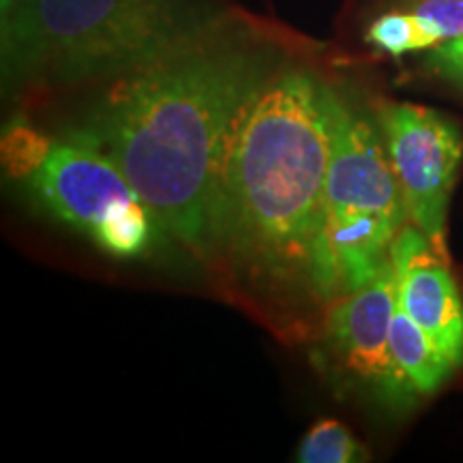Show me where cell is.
<instances>
[{
    "mask_svg": "<svg viewBox=\"0 0 463 463\" xmlns=\"http://www.w3.org/2000/svg\"><path fill=\"white\" fill-rule=\"evenodd\" d=\"M277 69L270 45L219 24L118 75L69 136L106 153L159 228L213 262L236 127Z\"/></svg>",
    "mask_w": 463,
    "mask_h": 463,
    "instance_id": "6da1fadb",
    "label": "cell"
},
{
    "mask_svg": "<svg viewBox=\"0 0 463 463\" xmlns=\"http://www.w3.org/2000/svg\"><path fill=\"white\" fill-rule=\"evenodd\" d=\"M335 99L316 73L279 67L236 127L217 260L266 292L339 297L324 232Z\"/></svg>",
    "mask_w": 463,
    "mask_h": 463,
    "instance_id": "7a4b0ae2",
    "label": "cell"
},
{
    "mask_svg": "<svg viewBox=\"0 0 463 463\" xmlns=\"http://www.w3.org/2000/svg\"><path fill=\"white\" fill-rule=\"evenodd\" d=\"M223 24L215 0H15L3 17L11 84L118 78Z\"/></svg>",
    "mask_w": 463,
    "mask_h": 463,
    "instance_id": "3957f363",
    "label": "cell"
},
{
    "mask_svg": "<svg viewBox=\"0 0 463 463\" xmlns=\"http://www.w3.org/2000/svg\"><path fill=\"white\" fill-rule=\"evenodd\" d=\"M408 219L378 131L337 95L324 232L339 297L361 288L389 262L392 241Z\"/></svg>",
    "mask_w": 463,
    "mask_h": 463,
    "instance_id": "277c9868",
    "label": "cell"
},
{
    "mask_svg": "<svg viewBox=\"0 0 463 463\" xmlns=\"http://www.w3.org/2000/svg\"><path fill=\"white\" fill-rule=\"evenodd\" d=\"M380 125L410 222L447 256L449 200L463 159L461 131L444 114L414 103L384 106Z\"/></svg>",
    "mask_w": 463,
    "mask_h": 463,
    "instance_id": "5b68a950",
    "label": "cell"
},
{
    "mask_svg": "<svg viewBox=\"0 0 463 463\" xmlns=\"http://www.w3.org/2000/svg\"><path fill=\"white\" fill-rule=\"evenodd\" d=\"M395 307L397 275L389 258L367 283L335 298L324 322V339L335 363L352 378L402 402L405 395L391 356Z\"/></svg>",
    "mask_w": 463,
    "mask_h": 463,
    "instance_id": "8992f818",
    "label": "cell"
},
{
    "mask_svg": "<svg viewBox=\"0 0 463 463\" xmlns=\"http://www.w3.org/2000/svg\"><path fill=\"white\" fill-rule=\"evenodd\" d=\"M26 181L52 217L89 236L116 202L140 198L106 153L69 133L52 142L43 164Z\"/></svg>",
    "mask_w": 463,
    "mask_h": 463,
    "instance_id": "52a82bcc",
    "label": "cell"
},
{
    "mask_svg": "<svg viewBox=\"0 0 463 463\" xmlns=\"http://www.w3.org/2000/svg\"><path fill=\"white\" fill-rule=\"evenodd\" d=\"M389 258L397 275V303L453 361L463 363V300L447 256L419 225L405 223L392 241Z\"/></svg>",
    "mask_w": 463,
    "mask_h": 463,
    "instance_id": "ba28073f",
    "label": "cell"
},
{
    "mask_svg": "<svg viewBox=\"0 0 463 463\" xmlns=\"http://www.w3.org/2000/svg\"><path fill=\"white\" fill-rule=\"evenodd\" d=\"M391 356L405 399L412 395H431L455 369L453 361L405 314L399 303L391 326Z\"/></svg>",
    "mask_w": 463,
    "mask_h": 463,
    "instance_id": "9c48e42d",
    "label": "cell"
},
{
    "mask_svg": "<svg viewBox=\"0 0 463 463\" xmlns=\"http://www.w3.org/2000/svg\"><path fill=\"white\" fill-rule=\"evenodd\" d=\"M157 219L140 198H125L109 208L90 232V241L116 258H136L153 242Z\"/></svg>",
    "mask_w": 463,
    "mask_h": 463,
    "instance_id": "30bf717a",
    "label": "cell"
},
{
    "mask_svg": "<svg viewBox=\"0 0 463 463\" xmlns=\"http://www.w3.org/2000/svg\"><path fill=\"white\" fill-rule=\"evenodd\" d=\"M297 459L303 463H358L367 461L369 453L339 420L324 419L307 431Z\"/></svg>",
    "mask_w": 463,
    "mask_h": 463,
    "instance_id": "8fae6325",
    "label": "cell"
},
{
    "mask_svg": "<svg viewBox=\"0 0 463 463\" xmlns=\"http://www.w3.org/2000/svg\"><path fill=\"white\" fill-rule=\"evenodd\" d=\"M367 42L389 52L391 56H402L405 52L433 48L439 42L436 34H431L422 26V22L414 14H403V11H391V14L380 15L372 22L367 31Z\"/></svg>",
    "mask_w": 463,
    "mask_h": 463,
    "instance_id": "7c38bea8",
    "label": "cell"
},
{
    "mask_svg": "<svg viewBox=\"0 0 463 463\" xmlns=\"http://www.w3.org/2000/svg\"><path fill=\"white\" fill-rule=\"evenodd\" d=\"M52 146L42 133H37L24 123H17L5 133L3 155L11 176L26 181L31 174L43 164L45 155Z\"/></svg>",
    "mask_w": 463,
    "mask_h": 463,
    "instance_id": "4fadbf2b",
    "label": "cell"
},
{
    "mask_svg": "<svg viewBox=\"0 0 463 463\" xmlns=\"http://www.w3.org/2000/svg\"><path fill=\"white\" fill-rule=\"evenodd\" d=\"M414 14L439 43L463 37V0H412Z\"/></svg>",
    "mask_w": 463,
    "mask_h": 463,
    "instance_id": "5bb4252c",
    "label": "cell"
},
{
    "mask_svg": "<svg viewBox=\"0 0 463 463\" xmlns=\"http://www.w3.org/2000/svg\"><path fill=\"white\" fill-rule=\"evenodd\" d=\"M433 61H436V65L442 69L444 73L453 75L457 80H463V54L455 52L449 43L439 45V48L433 52Z\"/></svg>",
    "mask_w": 463,
    "mask_h": 463,
    "instance_id": "9a60e30c",
    "label": "cell"
},
{
    "mask_svg": "<svg viewBox=\"0 0 463 463\" xmlns=\"http://www.w3.org/2000/svg\"><path fill=\"white\" fill-rule=\"evenodd\" d=\"M444 43H449L450 48H453L455 52H459V54H463V37H459V39H450V42H444Z\"/></svg>",
    "mask_w": 463,
    "mask_h": 463,
    "instance_id": "2e32d148",
    "label": "cell"
},
{
    "mask_svg": "<svg viewBox=\"0 0 463 463\" xmlns=\"http://www.w3.org/2000/svg\"><path fill=\"white\" fill-rule=\"evenodd\" d=\"M14 5H15V0H3V17L7 15L11 9H14Z\"/></svg>",
    "mask_w": 463,
    "mask_h": 463,
    "instance_id": "e0dca14e",
    "label": "cell"
}]
</instances>
